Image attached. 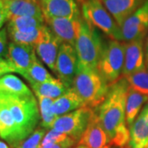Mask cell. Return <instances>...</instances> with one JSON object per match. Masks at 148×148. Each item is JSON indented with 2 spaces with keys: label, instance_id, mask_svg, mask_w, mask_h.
<instances>
[{
  "label": "cell",
  "instance_id": "obj_38",
  "mask_svg": "<svg viewBox=\"0 0 148 148\" xmlns=\"http://www.w3.org/2000/svg\"><path fill=\"white\" fill-rule=\"evenodd\" d=\"M32 1H36V2H38V3H40V0H32Z\"/></svg>",
  "mask_w": 148,
  "mask_h": 148
},
{
  "label": "cell",
  "instance_id": "obj_32",
  "mask_svg": "<svg viewBox=\"0 0 148 148\" xmlns=\"http://www.w3.org/2000/svg\"><path fill=\"white\" fill-rule=\"evenodd\" d=\"M77 143L76 140H74L73 138H72L71 137H69L68 138H66L65 140L60 142V143L53 144L51 146H48V147H41L40 146L39 148H73L75 146V144Z\"/></svg>",
  "mask_w": 148,
  "mask_h": 148
},
{
  "label": "cell",
  "instance_id": "obj_7",
  "mask_svg": "<svg viewBox=\"0 0 148 148\" xmlns=\"http://www.w3.org/2000/svg\"><path fill=\"white\" fill-rule=\"evenodd\" d=\"M94 110L89 106H83L63 116L57 118L52 128L64 132L77 143L87 127Z\"/></svg>",
  "mask_w": 148,
  "mask_h": 148
},
{
  "label": "cell",
  "instance_id": "obj_22",
  "mask_svg": "<svg viewBox=\"0 0 148 148\" xmlns=\"http://www.w3.org/2000/svg\"><path fill=\"white\" fill-rule=\"evenodd\" d=\"M0 94L24 95L32 94V92L20 78L14 75L6 74L0 77Z\"/></svg>",
  "mask_w": 148,
  "mask_h": 148
},
{
  "label": "cell",
  "instance_id": "obj_26",
  "mask_svg": "<svg viewBox=\"0 0 148 148\" xmlns=\"http://www.w3.org/2000/svg\"><path fill=\"white\" fill-rule=\"evenodd\" d=\"M22 77H25L30 84L43 83L54 79L37 58L35 59L32 67L22 75Z\"/></svg>",
  "mask_w": 148,
  "mask_h": 148
},
{
  "label": "cell",
  "instance_id": "obj_17",
  "mask_svg": "<svg viewBox=\"0 0 148 148\" xmlns=\"http://www.w3.org/2000/svg\"><path fill=\"white\" fill-rule=\"evenodd\" d=\"M8 21L19 16L45 18L40 3L32 0H3Z\"/></svg>",
  "mask_w": 148,
  "mask_h": 148
},
{
  "label": "cell",
  "instance_id": "obj_23",
  "mask_svg": "<svg viewBox=\"0 0 148 148\" xmlns=\"http://www.w3.org/2000/svg\"><path fill=\"white\" fill-rule=\"evenodd\" d=\"M30 85L36 96H44L53 100L61 96L69 89L60 80L55 78L46 82Z\"/></svg>",
  "mask_w": 148,
  "mask_h": 148
},
{
  "label": "cell",
  "instance_id": "obj_13",
  "mask_svg": "<svg viewBox=\"0 0 148 148\" xmlns=\"http://www.w3.org/2000/svg\"><path fill=\"white\" fill-rule=\"evenodd\" d=\"M123 43L125 53L121 77H127L146 69L143 52V40H136Z\"/></svg>",
  "mask_w": 148,
  "mask_h": 148
},
{
  "label": "cell",
  "instance_id": "obj_37",
  "mask_svg": "<svg viewBox=\"0 0 148 148\" xmlns=\"http://www.w3.org/2000/svg\"><path fill=\"white\" fill-rule=\"evenodd\" d=\"M76 148H86L85 147H83V146H78V147H77Z\"/></svg>",
  "mask_w": 148,
  "mask_h": 148
},
{
  "label": "cell",
  "instance_id": "obj_18",
  "mask_svg": "<svg viewBox=\"0 0 148 148\" xmlns=\"http://www.w3.org/2000/svg\"><path fill=\"white\" fill-rule=\"evenodd\" d=\"M107 11L121 27L127 17L140 7L141 0H101Z\"/></svg>",
  "mask_w": 148,
  "mask_h": 148
},
{
  "label": "cell",
  "instance_id": "obj_1",
  "mask_svg": "<svg viewBox=\"0 0 148 148\" xmlns=\"http://www.w3.org/2000/svg\"><path fill=\"white\" fill-rule=\"evenodd\" d=\"M128 87L127 79L121 77L110 86L105 101L99 107V119L108 136L110 145L118 148H127L130 139L125 117Z\"/></svg>",
  "mask_w": 148,
  "mask_h": 148
},
{
  "label": "cell",
  "instance_id": "obj_28",
  "mask_svg": "<svg viewBox=\"0 0 148 148\" xmlns=\"http://www.w3.org/2000/svg\"><path fill=\"white\" fill-rule=\"evenodd\" d=\"M133 90L148 96V71L146 69L125 77Z\"/></svg>",
  "mask_w": 148,
  "mask_h": 148
},
{
  "label": "cell",
  "instance_id": "obj_31",
  "mask_svg": "<svg viewBox=\"0 0 148 148\" xmlns=\"http://www.w3.org/2000/svg\"><path fill=\"white\" fill-rule=\"evenodd\" d=\"M8 31L7 28L0 30V57L6 58L8 53Z\"/></svg>",
  "mask_w": 148,
  "mask_h": 148
},
{
  "label": "cell",
  "instance_id": "obj_24",
  "mask_svg": "<svg viewBox=\"0 0 148 148\" xmlns=\"http://www.w3.org/2000/svg\"><path fill=\"white\" fill-rule=\"evenodd\" d=\"M45 26V18L36 16H19L8 21V32H30Z\"/></svg>",
  "mask_w": 148,
  "mask_h": 148
},
{
  "label": "cell",
  "instance_id": "obj_35",
  "mask_svg": "<svg viewBox=\"0 0 148 148\" xmlns=\"http://www.w3.org/2000/svg\"><path fill=\"white\" fill-rule=\"evenodd\" d=\"M146 64H147V69H148V39H147V53H146Z\"/></svg>",
  "mask_w": 148,
  "mask_h": 148
},
{
  "label": "cell",
  "instance_id": "obj_25",
  "mask_svg": "<svg viewBox=\"0 0 148 148\" xmlns=\"http://www.w3.org/2000/svg\"><path fill=\"white\" fill-rule=\"evenodd\" d=\"M47 27L48 26L45 25L44 27L30 32H8V35L12 42L36 46L41 40V39L46 32Z\"/></svg>",
  "mask_w": 148,
  "mask_h": 148
},
{
  "label": "cell",
  "instance_id": "obj_15",
  "mask_svg": "<svg viewBox=\"0 0 148 148\" xmlns=\"http://www.w3.org/2000/svg\"><path fill=\"white\" fill-rule=\"evenodd\" d=\"M109 144V138L101 125L98 114L94 111L87 127L78 141V145L86 148H104Z\"/></svg>",
  "mask_w": 148,
  "mask_h": 148
},
{
  "label": "cell",
  "instance_id": "obj_21",
  "mask_svg": "<svg viewBox=\"0 0 148 148\" xmlns=\"http://www.w3.org/2000/svg\"><path fill=\"white\" fill-rule=\"evenodd\" d=\"M147 102H148L147 95H143L131 87H128L125 104V117L126 123L128 126L134 122L143 110L142 108L143 105Z\"/></svg>",
  "mask_w": 148,
  "mask_h": 148
},
{
  "label": "cell",
  "instance_id": "obj_5",
  "mask_svg": "<svg viewBox=\"0 0 148 148\" xmlns=\"http://www.w3.org/2000/svg\"><path fill=\"white\" fill-rule=\"evenodd\" d=\"M124 53L123 42L111 40L104 45L97 71L110 86L121 78Z\"/></svg>",
  "mask_w": 148,
  "mask_h": 148
},
{
  "label": "cell",
  "instance_id": "obj_30",
  "mask_svg": "<svg viewBox=\"0 0 148 148\" xmlns=\"http://www.w3.org/2000/svg\"><path fill=\"white\" fill-rule=\"evenodd\" d=\"M69 137V136H68L67 134H65L64 132H58L57 130H55L54 128H51L45 135L42 142L40 143V146L41 147L51 146V145H53V144H56V143L64 141Z\"/></svg>",
  "mask_w": 148,
  "mask_h": 148
},
{
  "label": "cell",
  "instance_id": "obj_33",
  "mask_svg": "<svg viewBox=\"0 0 148 148\" xmlns=\"http://www.w3.org/2000/svg\"><path fill=\"white\" fill-rule=\"evenodd\" d=\"M7 21H8V16H7L5 8L3 6V0H0V29L3 27V24Z\"/></svg>",
  "mask_w": 148,
  "mask_h": 148
},
{
  "label": "cell",
  "instance_id": "obj_16",
  "mask_svg": "<svg viewBox=\"0 0 148 148\" xmlns=\"http://www.w3.org/2000/svg\"><path fill=\"white\" fill-rule=\"evenodd\" d=\"M127 148H147L148 146V102L129 126Z\"/></svg>",
  "mask_w": 148,
  "mask_h": 148
},
{
  "label": "cell",
  "instance_id": "obj_20",
  "mask_svg": "<svg viewBox=\"0 0 148 148\" xmlns=\"http://www.w3.org/2000/svg\"><path fill=\"white\" fill-rule=\"evenodd\" d=\"M15 135L16 126L13 117L3 95L0 94V137L13 147Z\"/></svg>",
  "mask_w": 148,
  "mask_h": 148
},
{
  "label": "cell",
  "instance_id": "obj_14",
  "mask_svg": "<svg viewBox=\"0 0 148 148\" xmlns=\"http://www.w3.org/2000/svg\"><path fill=\"white\" fill-rule=\"evenodd\" d=\"M62 42L48 27L41 40L35 46L36 53L52 72L55 73L58 50Z\"/></svg>",
  "mask_w": 148,
  "mask_h": 148
},
{
  "label": "cell",
  "instance_id": "obj_36",
  "mask_svg": "<svg viewBox=\"0 0 148 148\" xmlns=\"http://www.w3.org/2000/svg\"><path fill=\"white\" fill-rule=\"evenodd\" d=\"M104 148H118V147H114V146H112V145H110V144H109V145H107V146H106V147H105Z\"/></svg>",
  "mask_w": 148,
  "mask_h": 148
},
{
  "label": "cell",
  "instance_id": "obj_10",
  "mask_svg": "<svg viewBox=\"0 0 148 148\" xmlns=\"http://www.w3.org/2000/svg\"><path fill=\"white\" fill-rule=\"evenodd\" d=\"M36 58L35 46L16 44L12 41L8 44L5 58L10 64L14 73L22 76L32 67Z\"/></svg>",
  "mask_w": 148,
  "mask_h": 148
},
{
  "label": "cell",
  "instance_id": "obj_29",
  "mask_svg": "<svg viewBox=\"0 0 148 148\" xmlns=\"http://www.w3.org/2000/svg\"><path fill=\"white\" fill-rule=\"evenodd\" d=\"M45 135V128L37 127L32 134L21 142L16 148H39Z\"/></svg>",
  "mask_w": 148,
  "mask_h": 148
},
{
  "label": "cell",
  "instance_id": "obj_8",
  "mask_svg": "<svg viewBox=\"0 0 148 148\" xmlns=\"http://www.w3.org/2000/svg\"><path fill=\"white\" fill-rule=\"evenodd\" d=\"M78 71V58L75 47L62 43L58 50L55 73L67 88L73 86L74 78Z\"/></svg>",
  "mask_w": 148,
  "mask_h": 148
},
{
  "label": "cell",
  "instance_id": "obj_19",
  "mask_svg": "<svg viewBox=\"0 0 148 148\" xmlns=\"http://www.w3.org/2000/svg\"><path fill=\"white\" fill-rule=\"evenodd\" d=\"M83 106H86L84 101L73 87H70L64 94L54 100L52 109L53 114L58 118Z\"/></svg>",
  "mask_w": 148,
  "mask_h": 148
},
{
  "label": "cell",
  "instance_id": "obj_12",
  "mask_svg": "<svg viewBox=\"0 0 148 148\" xmlns=\"http://www.w3.org/2000/svg\"><path fill=\"white\" fill-rule=\"evenodd\" d=\"M40 5L45 20L58 17H81L79 8L75 0H40Z\"/></svg>",
  "mask_w": 148,
  "mask_h": 148
},
{
  "label": "cell",
  "instance_id": "obj_6",
  "mask_svg": "<svg viewBox=\"0 0 148 148\" xmlns=\"http://www.w3.org/2000/svg\"><path fill=\"white\" fill-rule=\"evenodd\" d=\"M82 17L100 29L112 40H121L120 27L107 11L101 0H81Z\"/></svg>",
  "mask_w": 148,
  "mask_h": 148
},
{
  "label": "cell",
  "instance_id": "obj_2",
  "mask_svg": "<svg viewBox=\"0 0 148 148\" xmlns=\"http://www.w3.org/2000/svg\"><path fill=\"white\" fill-rule=\"evenodd\" d=\"M2 95L15 122L16 135L13 147L16 148L36 130L40 119V109L33 93L24 95Z\"/></svg>",
  "mask_w": 148,
  "mask_h": 148
},
{
  "label": "cell",
  "instance_id": "obj_27",
  "mask_svg": "<svg viewBox=\"0 0 148 148\" xmlns=\"http://www.w3.org/2000/svg\"><path fill=\"white\" fill-rule=\"evenodd\" d=\"M39 102V109L40 114L41 127L47 129L52 128L53 123L57 119L56 116L53 112V103L54 100L44 96H36Z\"/></svg>",
  "mask_w": 148,
  "mask_h": 148
},
{
  "label": "cell",
  "instance_id": "obj_11",
  "mask_svg": "<svg viewBox=\"0 0 148 148\" xmlns=\"http://www.w3.org/2000/svg\"><path fill=\"white\" fill-rule=\"evenodd\" d=\"M82 19V16L79 18L58 17L46 19L45 22L61 42L67 43L75 47L81 29Z\"/></svg>",
  "mask_w": 148,
  "mask_h": 148
},
{
  "label": "cell",
  "instance_id": "obj_39",
  "mask_svg": "<svg viewBox=\"0 0 148 148\" xmlns=\"http://www.w3.org/2000/svg\"><path fill=\"white\" fill-rule=\"evenodd\" d=\"M147 148H148V146H147Z\"/></svg>",
  "mask_w": 148,
  "mask_h": 148
},
{
  "label": "cell",
  "instance_id": "obj_4",
  "mask_svg": "<svg viewBox=\"0 0 148 148\" xmlns=\"http://www.w3.org/2000/svg\"><path fill=\"white\" fill-rule=\"evenodd\" d=\"M72 87L85 105L92 109L101 106L110 89L109 84L96 69H78Z\"/></svg>",
  "mask_w": 148,
  "mask_h": 148
},
{
  "label": "cell",
  "instance_id": "obj_9",
  "mask_svg": "<svg viewBox=\"0 0 148 148\" xmlns=\"http://www.w3.org/2000/svg\"><path fill=\"white\" fill-rule=\"evenodd\" d=\"M148 30V0L140 6L121 27V41L143 40Z\"/></svg>",
  "mask_w": 148,
  "mask_h": 148
},
{
  "label": "cell",
  "instance_id": "obj_3",
  "mask_svg": "<svg viewBox=\"0 0 148 148\" xmlns=\"http://www.w3.org/2000/svg\"><path fill=\"white\" fill-rule=\"evenodd\" d=\"M104 45L94 26L82 17L81 29L75 45L78 69H96Z\"/></svg>",
  "mask_w": 148,
  "mask_h": 148
},
{
  "label": "cell",
  "instance_id": "obj_34",
  "mask_svg": "<svg viewBox=\"0 0 148 148\" xmlns=\"http://www.w3.org/2000/svg\"><path fill=\"white\" fill-rule=\"evenodd\" d=\"M0 148H10V147H8V145L7 143L0 141Z\"/></svg>",
  "mask_w": 148,
  "mask_h": 148
}]
</instances>
